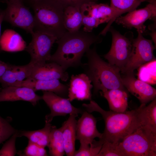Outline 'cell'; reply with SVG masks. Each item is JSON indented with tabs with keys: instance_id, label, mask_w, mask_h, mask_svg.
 <instances>
[{
	"instance_id": "cell-19",
	"label": "cell",
	"mask_w": 156,
	"mask_h": 156,
	"mask_svg": "<svg viewBox=\"0 0 156 156\" xmlns=\"http://www.w3.org/2000/svg\"><path fill=\"white\" fill-rule=\"evenodd\" d=\"M67 120L61 127L65 153L67 156H73L75 150L76 139V128L77 120L76 118L78 115H69Z\"/></svg>"
},
{
	"instance_id": "cell-37",
	"label": "cell",
	"mask_w": 156,
	"mask_h": 156,
	"mask_svg": "<svg viewBox=\"0 0 156 156\" xmlns=\"http://www.w3.org/2000/svg\"><path fill=\"white\" fill-rule=\"evenodd\" d=\"M4 11L0 10V40L1 38V26L2 22L4 21ZM0 47V51H1Z\"/></svg>"
},
{
	"instance_id": "cell-26",
	"label": "cell",
	"mask_w": 156,
	"mask_h": 156,
	"mask_svg": "<svg viewBox=\"0 0 156 156\" xmlns=\"http://www.w3.org/2000/svg\"><path fill=\"white\" fill-rule=\"evenodd\" d=\"M63 21L67 31L73 32L80 30L82 25V15L80 8L68 6L64 9Z\"/></svg>"
},
{
	"instance_id": "cell-23",
	"label": "cell",
	"mask_w": 156,
	"mask_h": 156,
	"mask_svg": "<svg viewBox=\"0 0 156 156\" xmlns=\"http://www.w3.org/2000/svg\"><path fill=\"white\" fill-rule=\"evenodd\" d=\"M26 47V43L21 36L12 29L5 30L1 35L0 40L1 51H20L25 50Z\"/></svg>"
},
{
	"instance_id": "cell-25",
	"label": "cell",
	"mask_w": 156,
	"mask_h": 156,
	"mask_svg": "<svg viewBox=\"0 0 156 156\" xmlns=\"http://www.w3.org/2000/svg\"><path fill=\"white\" fill-rule=\"evenodd\" d=\"M43 128L35 131H18V137L25 136L29 141L45 147L47 146L49 141L52 127L51 122L45 121Z\"/></svg>"
},
{
	"instance_id": "cell-16",
	"label": "cell",
	"mask_w": 156,
	"mask_h": 156,
	"mask_svg": "<svg viewBox=\"0 0 156 156\" xmlns=\"http://www.w3.org/2000/svg\"><path fill=\"white\" fill-rule=\"evenodd\" d=\"M41 99L42 96L27 87L10 86L0 89V102L23 101L30 102L35 106Z\"/></svg>"
},
{
	"instance_id": "cell-18",
	"label": "cell",
	"mask_w": 156,
	"mask_h": 156,
	"mask_svg": "<svg viewBox=\"0 0 156 156\" xmlns=\"http://www.w3.org/2000/svg\"><path fill=\"white\" fill-rule=\"evenodd\" d=\"M33 67L30 62L25 65L16 66L9 64L7 68L0 78L2 87L13 86L30 76Z\"/></svg>"
},
{
	"instance_id": "cell-24",
	"label": "cell",
	"mask_w": 156,
	"mask_h": 156,
	"mask_svg": "<svg viewBox=\"0 0 156 156\" xmlns=\"http://www.w3.org/2000/svg\"><path fill=\"white\" fill-rule=\"evenodd\" d=\"M148 105L141 104L139 116L141 125L156 133V99Z\"/></svg>"
},
{
	"instance_id": "cell-21",
	"label": "cell",
	"mask_w": 156,
	"mask_h": 156,
	"mask_svg": "<svg viewBox=\"0 0 156 156\" xmlns=\"http://www.w3.org/2000/svg\"><path fill=\"white\" fill-rule=\"evenodd\" d=\"M144 0H111L110 6L113 11V15L106 26L99 34L105 35L112 23L121 15L135 9Z\"/></svg>"
},
{
	"instance_id": "cell-15",
	"label": "cell",
	"mask_w": 156,
	"mask_h": 156,
	"mask_svg": "<svg viewBox=\"0 0 156 156\" xmlns=\"http://www.w3.org/2000/svg\"><path fill=\"white\" fill-rule=\"evenodd\" d=\"M32 64L29 77L43 80L61 79L64 81H66L68 79V74L66 70L55 62H49L48 63Z\"/></svg>"
},
{
	"instance_id": "cell-3",
	"label": "cell",
	"mask_w": 156,
	"mask_h": 156,
	"mask_svg": "<svg viewBox=\"0 0 156 156\" xmlns=\"http://www.w3.org/2000/svg\"><path fill=\"white\" fill-rule=\"evenodd\" d=\"M87 63L82 64L84 72L93 83V94L112 89L126 90L122 82L120 69L103 60L96 51L95 46L86 52Z\"/></svg>"
},
{
	"instance_id": "cell-27",
	"label": "cell",
	"mask_w": 156,
	"mask_h": 156,
	"mask_svg": "<svg viewBox=\"0 0 156 156\" xmlns=\"http://www.w3.org/2000/svg\"><path fill=\"white\" fill-rule=\"evenodd\" d=\"M49 154L52 156H62L65 153L61 127L57 128L52 126L49 142Z\"/></svg>"
},
{
	"instance_id": "cell-22",
	"label": "cell",
	"mask_w": 156,
	"mask_h": 156,
	"mask_svg": "<svg viewBox=\"0 0 156 156\" xmlns=\"http://www.w3.org/2000/svg\"><path fill=\"white\" fill-rule=\"evenodd\" d=\"M80 9L81 13L91 16L97 20L100 24L108 23L113 15L112 8L106 4L90 2L83 4Z\"/></svg>"
},
{
	"instance_id": "cell-9",
	"label": "cell",
	"mask_w": 156,
	"mask_h": 156,
	"mask_svg": "<svg viewBox=\"0 0 156 156\" xmlns=\"http://www.w3.org/2000/svg\"><path fill=\"white\" fill-rule=\"evenodd\" d=\"M31 34V40L25 50L31 56L30 62L35 64L49 61L51 56L52 47L57 38L53 35L37 31H34Z\"/></svg>"
},
{
	"instance_id": "cell-8",
	"label": "cell",
	"mask_w": 156,
	"mask_h": 156,
	"mask_svg": "<svg viewBox=\"0 0 156 156\" xmlns=\"http://www.w3.org/2000/svg\"><path fill=\"white\" fill-rule=\"evenodd\" d=\"M6 2L7 5L4 10V21L31 34L34 27V16L23 5L22 0H12Z\"/></svg>"
},
{
	"instance_id": "cell-20",
	"label": "cell",
	"mask_w": 156,
	"mask_h": 156,
	"mask_svg": "<svg viewBox=\"0 0 156 156\" xmlns=\"http://www.w3.org/2000/svg\"><path fill=\"white\" fill-rule=\"evenodd\" d=\"M102 95L107 101L110 110L123 112L128 106V94L126 90L112 89L102 92Z\"/></svg>"
},
{
	"instance_id": "cell-34",
	"label": "cell",
	"mask_w": 156,
	"mask_h": 156,
	"mask_svg": "<svg viewBox=\"0 0 156 156\" xmlns=\"http://www.w3.org/2000/svg\"><path fill=\"white\" fill-rule=\"evenodd\" d=\"M63 6L64 8L72 6L80 8L83 4L92 2V0H57Z\"/></svg>"
},
{
	"instance_id": "cell-38",
	"label": "cell",
	"mask_w": 156,
	"mask_h": 156,
	"mask_svg": "<svg viewBox=\"0 0 156 156\" xmlns=\"http://www.w3.org/2000/svg\"><path fill=\"white\" fill-rule=\"evenodd\" d=\"M33 2H34V1H38V0H31Z\"/></svg>"
},
{
	"instance_id": "cell-31",
	"label": "cell",
	"mask_w": 156,
	"mask_h": 156,
	"mask_svg": "<svg viewBox=\"0 0 156 156\" xmlns=\"http://www.w3.org/2000/svg\"><path fill=\"white\" fill-rule=\"evenodd\" d=\"M19 155L27 156H48L45 148L29 141L28 144L22 153Z\"/></svg>"
},
{
	"instance_id": "cell-1",
	"label": "cell",
	"mask_w": 156,
	"mask_h": 156,
	"mask_svg": "<svg viewBox=\"0 0 156 156\" xmlns=\"http://www.w3.org/2000/svg\"><path fill=\"white\" fill-rule=\"evenodd\" d=\"M100 35L87 32L83 30L70 32L67 31L55 42L58 44L49 62H55L66 70L70 67L82 65L81 60L85 53L93 44L101 42Z\"/></svg>"
},
{
	"instance_id": "cell-40",
	"label": "cell",
	"mask_w": 156,
	"mask_h": 156,
	"mask_svg": "<svg viewBox=\"0 0 156 156\" xmlns=\"http://www.w3.org/2000/svg\"><path fill=\"white\" fill-rule=\"evenodd\" d=\"M92 0L94 1L95 0Z\"/></svg>"
},
{
	"instance_id": "cell-41",
	"label": "cell",
	"mask_w": 156,
	"mask_h": 156,
	"mask_svg": "<svg viewBox=\"0 0 156 156\" xmlns=\"http://www.w3.org/2000/svg\"><path fill=\"white\" fill-rule=\"evenodd\" d=\"M145 1H146V0H144Z\"/></svg>"
},
{
	"instance_id": "cell-5",
	"label": "cell",
	"mask_w": 156,
	"mask_h": 156,
	"mask_svg": "<svg viewBox=\"0 0 156 156\" xmlns=\"http://www.w3.org/2000/svg\"><path fill=\"white\" fill-rule=\"evenodd\" d=\"M122 156H156V133L140 126L117 145Z\"/></svg>"
},
{
	"instance_id": "cell-12",
	"label": "cell",
	"mask_w": 156,
	"mask_h": 156,
	"mask_svg": "<svg viewBox=\"0 0 156 156\" xmlns=\"http://www.w3.org/2000/svg\"><path fill=\"white\" fill-rule=\"evenodd\" d=\"M123 74L124 75L121 76L124 86L141 104H146L156 98V89L148 83L136 79L134 72Z\"/></svg>"
},
{
	"instance_id": "cell-17",
	"label": "cell",
	"mask_w": 156,
	"mask_h": 156,
	"mask_svg": "<svg viewBox=\"0 0 156 156\" xmlns=\"http://www.w3.org/2000/svg\"><path fill=\"white\" fill-rule=\"evenodd\" d=\"M14 86L27 87L35 92L40 90L51 92L65 98L68 95V86L61 83L59 79L43 80L28 77Z\"/></svg>"
},
{
	"instance_id": "cell-13",
	"label": "cell",
	"mask_w": 156,
	"mask_h": 156,
	"mask_svg": "<svg viewBox=\"0 0 156 156\" xmlns=\"http://www.w3.org/2000/svg\"><path fill=\"white\" fill-rule=\"evenodd\" d=\"M96 122V118L90 113L84 111L76 124V139L79 141L80 144H89L95 138H101L102 133L98 130Z\"/></svg>"
},
{
	"instance_id": "cell-28",
	"label": "cell",
	"mask_w": 156,
	"mask_h": 156,
	"mask_svg": "<svg viewBox=\"0 0 156 156\" xmlns=\"http://www.w3.org/2000/svg\"><path fill=\"white\" fill-rule=\"evenodd\" d=\"M103 144L99 140H94L89 144H80L79 149L75 151L74 156H97Z\"/></svg>"
},
{
	"instance_id": "cell-4",
	"label": "cell",
	"mask_w": 156,
	"mask_h": 156,
	"mask_svg": "<svg viewBox=\"0 0 156 156\" xmlns=\"http://www.w3.org/2000/svg\"><path fill=\"white\" fill-rule=\"evenodd\" d=\"M34 31L47 34L57 40L67 31L64 26V8L57 0H39L33 2Z\"/></svg>"
},
{
	"instance_id": "cell-35",
	"label": "cell",
	"mask_w": 156,
	"mask_h": 156,
	"mask_svg": "<svg viewBox=\"0 0 156 156\" xmlns=\"http://www.w3.org/2000/svg\"><path fill=\"white\" fill-rule=\"evenodd\" d=\"M8 64L0 60V78L7 68Z\"/></svg>"
},
{
	"instance_id": "cell-32",
	"label": "cell",
	"mask_w": 156,
	"mask_h": 156,
	"mask_svg": "<svg viewBox=\"0 0 156 156\" xmlns=\"http://www.w3.org/2000/svg\"><path fill=\"white\" fill-rule=\"evenodd\" d=\"M117 145L108 142L104 143L97 156H122Z\"/></svg>"
},
{
	"instance_id": "cell-2",
	"label": "cell",
	"mask_w": 156,
	"mask_h": 156,
	"mask_svg": "<svg viewBox=\"0 0 156 156\" xmlns=\"http://www.w3.org/2000/svg\"><path fill=\"white\" fill-rule=\"evenodd\" d=\"M82 106L89 113L96 112L102 115L105 128L99 140L103 143L108 142L118 144L127 135L141 126L139 116V107L123 112L105 111L95 101L83 103Z\"/></svg>"
},
{
	"instance_id": "cell-6",
	"label": "cell",
	"mask_w": 156,
	"mask_h": 156,
	"mask_svg": "<svg viewBox=\"0 0 156 156\" xmlns=\"http://www.w3.org/2000/svg\"><path fill=\"white\" fill-rule=\"evenodd\" d=\"M108 31L112 36L111 46L109 52L103 56L109 63L119 68L121 71L127 63L132 52L133 34L129 31L122 35L111 26Z\"/></svg>"
},
{
	"instance_id": "cell-33",
	"label": "cell",
	"mask_w": 156,
	"mask_h": 156,
	"mask_svg": "<svg viewBox=\"0 0 156 156\" xmlns=\"http://www.w3.org/2000/svg\"><path fill=\"white\" fill-rule=\"evenodd\" d=\"M82 15V25L84 26L83 30L87 32H92L93 29L100 25L96 18L91 16L81 13Z\"/></svg>"
},
{
	"instance_id": "cell-10",
	"label": "cell",
	"mask_w": 156,
	"mask_h": 156,
	"mask_svg": "<svg viewBox=\"0 0 156 156\" xmlns=\"http://www.w3.org/2000/svg\"><path fill=\"white\" fill-rule=\"evenodd\" d=\"M149 3L143 8L135 9L128 12L125 15L120 16L115 20L118 24L128 28H134L137 31L143 33L146 29L144 25L148 19L156 18V0H148Z\"/></svg>"
},
{
	"instance_id": "cell-36",
	"label": "cell",
	"mask_w": 156,
	"mask_h": 156,
	"mask_svg": "<svg viewBox=\"0 0 156 156\" xmlns=\"http://www.w3.org/2000/svg\"><path fill=\"white\" fill-rule=\"evenodd\" d=\"M155 24H154L153 25H152L150 26V29H151L152 32L151 33L150 36L152 38V41L156 45V31L155 30Z\"/></svg>"
},
{
	"instance_id": "cell-14",
	"label": "cell",
	"mask_w": 156,
	"mask_h": 156,
	"mask_svg": "<svg viewBox=\"0 0 156 156\" xmlns=\"http://www.w3.org/2000/svg\"><path fill=\"white\" fill-rule=\"evenodd\" d=\"M91 82L85 73L72 75L68 85L67 99L70 102L74 100H91L93 87Z\"/></svg>"
},
{
	"instance_id": "cell-11",
	"label": "cell",
	"mask_w": 156,
	"mask_h": 156,
	"mask_svg": "<svg viewBox=\"0 0 156 156\" xmlns=\"http://www.w3.org/2000/svg\"><path fill=\"white\" fill-rule=\"evenodd\" d=\"M43 99L49 107L51 112L45 117V121L51 122L56 116H65L69 114H81L84 112L80 108L74 106L67 99L51 92L44 91Z\"/></svg>"
},
{
	"instance_id": "cell-30",
	"label": "cell",
	"mask_w": 156,
	"mask_h": 156,
	"mask_svg": "<svg viewBox=\"0 0 156 156\" xmlns=\"http://www.w3.org/2000/svg\"><path fill=\"white\" fill-rule=\"evenodd\" d=\"M18 130L11 136L3 145L0 150V156H14L17 152L15 147V142L18 137Z\"/></svg>"
},
{
	"instance_id": "cell-29",
	"label": "cell",
	"mask_w": 156,
	"mask_h": 156,
	"mask_svg": "<svg viewBox=\"0 0 156 156\" xmlns=\"http://www.w3.org/2000/svg\"><path fill=\"white\" fill-rule=\"evenodd\" d=\"M17 131L12 127L8 120L0 116V144L9 138Z\"/></svg>"
},
{
	"instance_id": "cell-39",
	"label": "cell",
	"mask_w": 156,
	"mask_h": 156,
	"mask_svg": "<svg viewBox=\"0 0 156 156\" xmlns=\"http://www.w3.org/2000/svg\"><path fill=\"white\" fill-rule=\"evenodd\" d=\"M5 0L6 1V2L7 1H10V0Z\"/></svg>"
},
{
	"instance_id": "cell-7",
	"label": "cell",
	"mask_w": 156,
	"mask_h": 156,
	"mask_svg": "<svg viewBox=\"0 0 156 156\" xmlns=\"http://www.w3.org/2000/svg\"><path fill=\"white\" fill-rule=\"evenodd\" d=\"M138 32V37L133 40L131 55L125 66L120 71L122 73L134 72L142 65L156 60L153 54L155 48L152 40L146 39L142 33Z\"/></svg>"
}]
</instances>
